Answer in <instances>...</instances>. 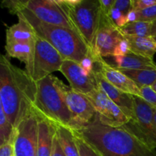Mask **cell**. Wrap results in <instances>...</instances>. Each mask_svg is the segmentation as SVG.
Here are the masks:
<instances>
[{
	"mask_svg": "<svg viewBox=\"0 0 156 156\" xmlns=\"http://www.w3.org/2000/svg\"><path fill=\"white\" fill-rule=\"evenodd\" d=\"M100 5V11L101 13L109 16L113 7H114L115 0H98Z\"/></svg>",
	"mask_w": 156,
	"mask_h": 156,
	"instance_id": "836d02e7",
	"label": "cell"
},
{
	"mask_svg": "<svg viewBox=\"0 0 156 156\" xmlns=\"http://www.w3.org/2000/svg\"><path fill=\"white\" fill-rule=\"evenodd\" d=\"M51 156H66L62 151V147H61L59 142L58 140L57 135H55L54 139H53V151H52Z\"/></svg>",
	"mask_w": 156,
	"mask_h": 156,
	"instance_id": "e575fe53",
	"label": "cell"
},
{
	"mask_svg": "<svg viewBox=\"0 0 156 156\" xmlns=\"http://www.w3.org/2000/svg\"><path fill=\"white\" fill-rule=\"evenodd\" d=\"M126 17H127L129 23L137 21V18H138V17H137V11L133 9H131L126 14Z\"/></svg>",
	"mask_w": 156,
	"mask_h": 156,
	"instance_id": "8d00e7d4",
	"label": "cell"
},
{
	"mask_svg": "<svg viewBox=\"0 0 156 156\" xmlns=\"http://www.w3.org/2000/svg\"><path fill=\"white\" fill-rule=\"evenodd\" d=\"M60 87L66 103L73 116V131L78 130L91 123L95 117L96 111L86 95L74 91L62 81Z\"/></svg>",
	"mask_w": 156,
	"mask_h": 156,
	"instance_id": "30bf717a",
	"label": "cell"
},
{
	"mask_svg": "<svg viewBox=\"0 0 156 156\" xmlns=\"http://www.w3.org/2000/svg\"><path fill=\"white\" fill-rule=\"evenodd\" d=\"M154 38H155V41H156V37H154Z\"/></svg>",
	"mask_w": 156,
	"mask_h": 156,
	"instance_id": "60d3db41",
	"label": "cell"
},
{
	"mask_svg": "<svg viewBox=\"0 0 156 156\" xmlns=\"http://www.w3.org/2000/svg\"><path fill=\"white\" fill-rule=\"evenodd\" d=\"M27 0H4L2 2V7L6 8L12 15H18L25 7Z\"/></svg>",
	"mask_w": 156,
	"mask_h": 156,
	"instance_id": "484cf974",
	"label": "cell"
},
{
	"mask_svg": "<svg viewBox=\"0 0 156 156\" xmlns=\"http://www.w3.org/2000/svg\"><path fill=\"white\" fill-rule=\"evenodd\" d=\"M33 44L25 43H6L5 50L8 58H16L25 65L28 63L33 51Z\"/></svg>",
	"mask_w": 156,
	"mask_h": 156,
	"instance_id": "7402d4cb",
	"label": "cell"
},
{
	"mask_svg": "<svg viewBox=\"0 0 156 156\" xmlns=\"http://www.w3.org/2000/svg\"><path fill=\"white\" fill-rule=\"evenodd\" d=\"M141 98L144 99L149 105L156 109V92L150 86H145L140 88Z\"/></svg>",
	"mask_w": 156,
	"mask_h": 156,
	"instance_id": "f546056e",
	"label": "cell"
},
{
	"mask_svg": "<svg viewBox=\"0 0 156 156\" xmlns=\"http://www.w3.org/2000/svg\"><path fill=\"white\" fill-rule=\"evenodd\" d=\"M36 34L31 27L24 21L18 18V22L6 30V43L33 44Z\"/></svg>",
	"mask_w": 156,
	"mask_h": 156,
	"instance_id": "e0dca14e",
	"label": "cell"
},
{
	"mask_svg": "<svg viewBox=\"0 0 156 156\" xmlns=\"http://www.w3.org/2000/svg\"><path fill=\"white\" fill-rule=\"evenodd\" d=\"M38 140L37 156H51L56 126L47 119L38 116Z\"/></svg>",
	"mask_w": 156,
	"mask_h": 156,
	"instance_id": "2e32d148",
	"label": "cell"
},
{
	"mask_svg": "<svg viewBox=\"0 0 156 156\" xmlns=\"http://www.w3.org/2000/svg\"><path fill=\"white\" fill-rule=\"evenodd\" d=\"M151 36L152 37H156V20L152 22V30H151Z\"/></svg>",
	"mask_w": 156,
	"mask_h": 156,
	"instance_id": "74e56055",
	"label": "cell"
},
{
	"mask_svg": "<svg viewBox=\"0 0 156 156\" xmlns=\"http://www.w3.org/2000/svg\"><path fill=\"white\" fill-rule=\"evenodd\" d=\"M80 66L82 69L88 75H91L94 73V66H95V60L94 58V53L89 50L88 54L82 59L80 62Z\"/></svg>",
	"mask_w": 156,
	"mask_h": 156,
	"instance_id": "4316f807",
	"label": "cell"
},
{
	"mask_svg": "<svg viewBox=\"0 0 156 156\" xmlns=\"http://www.w3.org/2000/svg\"><path fill=\"white\" fill-rule=\"evenodd\" d=\"M95 65L98 66V70L105 79L117 89L131 95L141 97L140 87L117 67L108 63L104 59H101Z\"/></svg>",
	"mask_w": 156,
	"mask_h": 156,
	"instance_id": "5bb4252c",
	"label": "cell"
},
{
	"mask_svg": "<svg viewBox=\"0 0 156 156\" xmlns=\"http://www.w3.org/2000/svg\"><path fill=\"white\" fill-rule=\"evenodd\" d=\"M123 15H124V14L122 13V12H120V11H119L118 9H115V8L113 7L112 10H111V13H110V15H109V17H110V18L112 20L113 22L115 24L116 21H117V20H118L119 18H120Z\"/></svg>",
	"mask_w": 156,
	"mask_h": 156,
	"instance_id": "d590c367",
	"label": "cell"
},
{
	"mask_svg": "<svg viewBox=\"0 0 156 156\" xmlns=\"http://www.w3.org/2000/svg\"><path fill=\"white\" fill-rule=\"evenodd\" d=\"M116 67L126 69H156V63L152 59L139 56L131 53L123 56H114Z\"/></svg>",
	"mask_w": 156,
	"mask_h": 156,
	"instance_id": "ac0fdd59",
	"label": "cell"
},
{
	"mask_svg": "<svg viewBox=\"0 0 156 156\" xmlns=\"http://www.w3.org/2000/svg\"><path fill=\"white\" fill-rule=\"evenodd\" d=\"M135 118L124 125L152 149H156V125L154 108L141 97L134 96Z\"/></svg>",
	"mask_w": 156,
	"mask_h": 156,
	"instance_id": "52a82bcc",
	"label": "cell"
},
{
	"mask_svg": "<svg viewBox=\"0 0 156 156\" xmlns=\"http://www.w3.org/2000/svg\"><path fill=\"white\" fill-rule=\"evenodd\" d=\"M124 38L119 28L109 16L101 13L94 40V55L95 63L104 57L114 56V52L119 43Z\"/></svg>",
	"mask_w": 156,
	"mask_h": 156,
	"instance_id": "ba28073f",
	"label": "cell"
},
{
	"mask_svg": "<svg viewBox=\"0 0 156 156\" xmlns=\"http://www.w3.org/2000/svg\"><path fill=\"white\" fill-rule=\"evenodd\" d=\"M117 69L127 77L132 79L140 87V88L145 86L151 87L156 81V69Z\"/></svg>",
	"mask_w": 156,
	"mask_h": 156,
	"instance_id": "44dd1931",
	"label": "cell"
},
{
	"mask_svg": "<svg viewBox=\"0 0 156 156\" xmlns=\"http://www.w3.org/2000/svg\"><path fill=\"white\" fill-rule=\"evenodd\" d=\"M17 16L24 20L35 34L51 44L60 53L64 60L69 59L80 63L90 50L73 29L46 24L37 18L25 7L18 12Z\"/></svg>",
	"mask_w": 156,
	"mask_h": 156,
	"instance_id": "3957f363",
	"label": "cell"
},
{
	"mask_svg": "<svg viewBox=\"0 0 156 156\" xmlns=\"http://www.w3.org/2000/svg\"><path fill=\"white\" fill-rule=\"evenodd\" d=\"M25 9L46 24L73 30L68 16L56 0H27Z\"/></svg>",
	"mask_w": 156,
	"mask_h": 156,
	"instance_id": "8fae6325",
	"label": "cell"
},
{
	"mask_svg": "<svg viewBox=\"0 0 156 156\" xmlns=\"http://www.w3.org/2000/svg\"><path fill=\"white\" fill-rule=\"evenodd\" d=\"M64 59L60 53L45 40L36 35L33 51L25 71L36 82L52 73L60 71Z\"/></svg>",
	"mask_w": 156,
	"mask_h": 156,
	"instance_id": "8992f818",
	"label": "cell"
},
{
	"mask_svg": "<svg viewBox=\"0 0 156 156\" xmlns=\"http://www.w3.org/2000/svg\"><path fill=\"white\" fill-rule=\"evenodd\" d=\"M37 84L8 57L0 59V105L11 124L17 129L34 111Z\"/></svg>",
	"mask_w": 156,
	"mask_h": 156,
	"instance_id": "6da1fadb",
	"label": "cell"
},
{
	"mask_svg": "<svg viewBox=\"0 0 156 156\" xmlns=\"http://www.w3.org/2000/svg\"><path fill=\"white\" fill-rule=\"evenodd\" d=\"M129 53H131L130 45H129L128 40L124 37V38L119 43L118 45L117 46V47L114 50L113 57L114 56H126V55L129 54Z\"/></svg>",
	"mask_w": 156,
	"mask_h": 156,
	"instance_id": "4dcf8cb0",
	"label": "cell"
},
{
	"mask_svg": "<svg viewBox=\"0 0 156 156\" xmlns=\"http://www.w3.org/2000/svg\"><path fill=\"white\" fill-rule=\"evenodd\" d=\"M68 16L73 30L93 53L100 18L98 0H56Z\"/></svg>",
	"mask_w": 156,
	"mask_h": 156,
	"instance_id": "5b68a950",
	"label": "cell"
},
{
	"mask_svg": "<svg viewBox=\"0 0 156 156\" xmlns=\"http://www.w3.org/2000/svg\"><path fill=\"white\" fill-rule=\"evenodd\" d=\"M56 135L66 156H80L73 130L62 126H56Z\"/></svg>",
	"mask_w": 156,
	"mask_h": 156,
	"instance_id": "ffe728a7",
	"label": "cell"
},
{
	"mask_svg": "<svg viewBox=\"0 0 156 156\" xmlns=\"http://www.w3.org/2000/svg\"><path fill=\"white\" fill-rule=\"evenodd\" d=\"M137 17H138L137 21L153 22L156 20V5L143 10L137 11Z\"/></svg>",
	"mask_w": 156,
	"mask_h": 156,
	"instance_id": "83f0119b",
	"label": "cell"
},
{
	"mask_svg": "<svg viewBox=\"0 0 156 156\" xmlns=\"http://www.w3.org/2000/svg\"><path fill=\"white\" fill-rule=\"evenodd\" d=\"M154 120H155V123L156 125V109L154 108Z\"/></svg>",
	"mask_w": 156,
	"mask_h": 156,
	"instance_id": "ab89813d",
	"label": "cell"
},
{
	"mask_svg": "<svg viewBox=\"0 0 156 156\" xmlns=\"http://www.w3.org/2000/svg\"><path fill=\"white\" fill-rule=\"evenodd\" d=\"M16 129L9 121L0 105V146L9 141Z\"/></svg>",
	"mask_w": 156,
	"mask_h": 156,
	"instance_id": "cb8c5ba5",
	"label": "cell"
},
{
	"mask_svg": "<svg viewBox=\"0 0 156 156\" xmlns=\"http://www.w3.org/2000/svg\"><path fill=\"white\" fill-rule=\"evenodd\" d=\"M17 133L18 129L14 133L9 141L0 146V156H15V140Z\"/></svg>",
	"mask_w": 156,
	"mask_h": 156,
	"instance_id": "f1b7e54d",
	"label": "cell"
},
{
	"mask_svg": "<svg viewBox=\"0 0 156 156\" xmlns=\"http://www.w3.org/2000/svg\"><path fill=\"white\" fill-rule=\"evenodd\" d=\"M151 87H152V89H153L154 91H155V92H156V81H155V82H154V84H153V85H152Z\"/></svg>",
	"mask_w": 156,
	"mask_h": 156,
	"instance_id": "f35d334b",
	"label": "cell"
},
{
	"mask_svg": "<svg viewBox=\"0 0 156 156\" xmlns=\"http://www.w3.org/2000/svg\"><path fill=\"white\" fill-rule=\"evenodd\" d=\"M155 5L156 0H132V9L136 11L143 10Z\"/></svg>",
	"mask_w": 156,
	"mask_h": 156,
	"instance_id": "1f68e13d",
	"label": "cell"
},
{
	"mask_svg": "<svg viewBox=\"0 0 156 156\" xmlns=\"http://www.w3.org/2000/svg\"><path fill=\"white\" fill-rule=\"evenodd\" d=\"M152 26V22L138 21L129 23L123 28H120V30L124 37H150Z\"/></svg>",
	"mask_w": 156,
	"mask_h": 156,
	"instance_id": "603a6c76",
	"label": "cell"
},
{
	"mask_svg": "<svg viewBox=\"0 0 156 156\" xmlns=\"http://www.w3.org/2000/svg\"><path fill=\"white\" fill-rule=\"evenodd\" d=\"M86 97L93 105L99 120L103 124L120 127L129 121L121 109L108 98L99 85L86 94Z\"/></svg>",
	"mask_w": 156,
	"mask_h": 156,
	"instance_id": "9c48e42d",
	"label": "cell"
},
{
	"mask_svg": "<svg viewBox=\"0 0 156 156\" xmlns=\"http://www.w3.org/2000/svg\"><path fill=\"white\" fill-rule=\"evenodd\" d=\"M59 72L66 78L72 89L85 95L89 94L98 85L94 73L88 75L82 69L80 64L75 61L64 60Z\"/></svg>",
	"mask_w": 156,
	"mask_h": 156,
	"instance_id": "4fadbf2b",
	"label": "cell"
},
{
	"mask_svg": "<svg viewBox=\"0 0 156 156\" xmlns=\"http://www.w3.org/2000/svg\"><path fill=\"white\" fill-rule=\"evenodd\" d=\"M60 82L53 75L37 82V92L34 111L54 126H65L73 130V116L66 103Z\"/></svg>",
	"mask_w": 156,
	"mask_h": 156,
	"instance_id": "277c9868",
	"label": "cell"
},
{
	"mask_svg": "<svg viewBox=\"0 0 156 156\" xmlns=\"http://www.w3.org/2000/svg\"><path fill=\"white\" fill-rule=\"evenodd\" d=\"M15 140V156H37L38 117L34 111L21 122Z\"/></svg>",
	"mask_w": 156,
	"mask_h": 156,
	"instance_id": "7c38bea8",
	"label": "cell"
},
{
	"mask_svg": "<svg viewBox=\"0 0 156 156\" xmlns=\"http://www.w3.org/2000/svg\"><path fill=\"white\" fill-rule=\"evenodd\" d=\"M114 8L118 9L124 15L132 9V0H115Z\"/></svg>",
	"mask_w": 156,
	"mask_h": 156,
	"instance_id": "d6a6232c",
	"label": "cell"
},
{
	"mask_svg": "<svg viewBox=\"0 0 156 156\" xmlns=\"http://www.w3.org/2000/svg\"><path fill=\"white\" fill-rule=\"evenodd\" d=\"M130 45L131 53L139 56L153 59L156 53V41L155 38L150 37H125Z\"/></svg>",
	"mask_w": 156,
	"mask_h": 156,
	"instance_id": "d6986e66",
	"label": "cell"
},
{
	"mask_svg": "<svg viewBox=\"0 0 156 156\" xmlns=\"http://www.w3.org/2000/svg\"><path fill=\"white\" fill-rule=\"evenodd\" d=\"M94 76L98 85L106 93L108 98L121 109L129 120H133L135 118L134 96L123 92L115 88L105 79L98 69L94 71Z\"/></svg>",
	"mask_w": 156,
	"mask_h": 156,
	"instance_id": "9a60e30c",
	"label": "cell"
},
{
	"mask_svg": "<svg viewBox=\"0 0 156 156\" xmlns=\"http://www.w3.org/2000/svg\"><path fill=\"white\" fill-rule=\"evenodd\" d=\"M101 156H156V150L126 129L103 124L97 114L86 126L73 131Z\"/></svg>",
	"mask_w": 156,
	"mask_h": 156,
	"instance_id": "7a4b0ae2",
	"label": "cell"
},
{
	"mask_svg": "<svg viewBox=\"0 0 156 156\" xmlns=\"http://www.w3.org/2000/svg\"><path fill=\"white\" fill-rule=\"evenodd\" d=\"M74 135L75 138H76V144H77L78 149L79 150V153H80V156H101L95 149H93L88 143H86L83 139L81 138L79 136L76 135L75 133Z\"/></svg>",
	"mask_w": 156,
	"mask_h": 156,
	"instance_id": "d4e9b609",
	"label": "cell"
}]
</instances>
